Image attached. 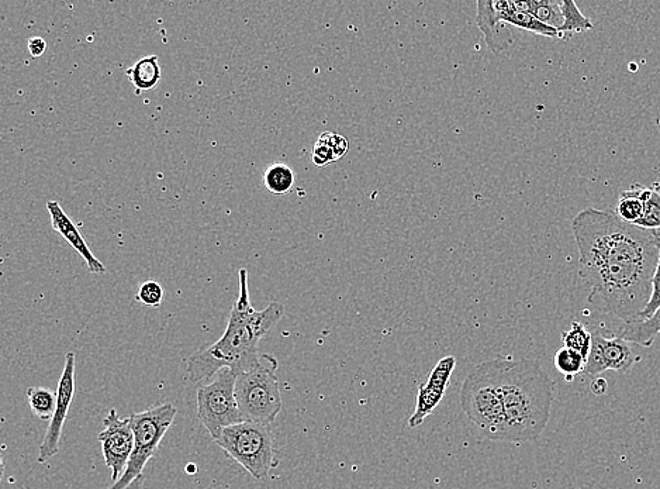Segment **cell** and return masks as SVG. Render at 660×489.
Masks as SVG:
<instances>
[{
  "label": "cell",
  "mask_w": 660,
  "mask_h": 489,
  "mask_svg": "<svg viewBox=\"0 0 660 489\" xmlns=\"http://www.w3.org/2000/svg\"><path fill=\"white\" fill-rule=\"evenodd\" d=\"M579 275L600 312L637 322L652 295L658 233L624 222L610 210L585 209L572 220Z\"/></svg>",
  "instance_id": "1"
},
{
  "label": "cell",
  "mask_w": 660,
  "mask_h": 489,
  "mask_svg": "<svg viewBox=\"0 0 660 489\" xmlns=\"http://www.w3.org/2000/svg\"><path fill=\"white\" fill-rule=\"evenodd\" d=\"M285 315L282 303L272 302L257 311L252 306L248 289V271L240 270V294L233 309L223 336L212 346L196 351L188 360V374L193 384H205L223 368H230L236 375L247 370L261 353L258 343L271 332Z\"/></svg>",
  "instance_id": "2"
},
{
  "label": "cell",
  "mask_w": 660,
  "mask_h": 489,
  "mask_svg": "<svg viewBox=\"0 0 660 489\" xmlns=\"http://www.w3.org/2000/svg\"><path fill=\"white\" fill-rule=\"evenodd\" d=\"M509 443L538 440L547 429L555 385L537 361L496 357Z\"/></svg>",
  "instance_id": "3"
},
{
  "label": "cell",
  "mask_w": 660,
  "mask_h": 489,
  "mask_svg": "<svg viewBox=\"0 0 660 489\" xmlns=\"http://www.w3.org/2000/svg\"><path fill=\"white\" fill-rule=\"evenodd\" d=\"M461 406L480 439L509 442L506 415L501 402L497 360L482 361L472 368L461 389Z\"/></svg>",
  "instance_id": "4"
},
{
  "label": "cell",
  "mask_w": 660,
  "mask_h": 489,
  "mask_svg": "<svg viewBox=\"0 0 660 489\" xmlns=\"http://www.w3.org/2000/svg\"><path fill=\"white\" fill-rule=\"evenodd\" d=\"M276 371L278 360L269 354H261L251 367L237 374L236 399L245 420L272 425L282 412Z\"/></svg>",
  "instance_id": "5"
},
{
  "label": "cell",
  "mask_w": 660,
  "mask_h": 489,
  "mask_svg": "<svg viewBox=\"0 0 660 489\" xmlns=\"http://www.w3.org/2000/svg\"><path fill=\"white\" fill-rule=\"evenodd\" d=\"M216 443L255 480H264L275 466L274 433L266 423L244 420L226 427Z\"/></svg>",
  "instance_id": "6"
},
{
  "label": "cell",
  "mask_w": 660,
  "mask_h": 489,
  "mask_svg": "<svg viewBox=\"0 0 660 489\" xmlns=\"http://www.w3.org/2000/svg\"><path fill=\"white\" fill-rule=\"evenodd\" d=\"M178 411L172 404L155 405L144 412L131 413L130 422L134 435V450L123 477L109 489L129 488L144 467L157 453L158 447L174 423Z\"/></svg>",
  "instance_id": "7"
},
{
  "label": "cell",
  "mask_w": 660,
  "mask_h": 489,
  "mask_svg": "<svg viewBox=\"0 0 660 489\" xmlns=\"http://www.w3.org/2000/svg\"><path fill=\"white\" fill-rule=\"evenodd\" d=\"M236 380L233 370L223 368L214 381L199 388L198 418L214 442L226 427L245 420L237 404Z\"/></svg>",
  "instance_id": "8"
},
{
  "label": "cell",
  "mask_w": 660,
  "mask_h": 489,
  "mask_svg": "<svg viewBox=\"0 0 660 489\" xmlns=\"http://www.w3.org/2000/svg\"><path fill=\"white\" fill-rule=\"evenodd\" d=\"M592 350L586 361L585 374L597 377L606 371L628 373L641 357L635 356L630 344L615 334L603 330L592 333Z\"/></svg>",
  "instance_id": "9"
},
{
  "label": "cell",
  "mask_w": 660,
  "mask_h": 489,
  "mask_svg": "<svg viewBox=\"0 0 660 489\" xmlns=\"http://www.w3.org/2000/svg\"><path fill=\"white\" fill-rule=\"evenodd\" d=\"M105 429L99 433L98 439L102 443L103 457L106 466L112 471V482L116 484L123 477L129 466L131 454L134 450V435L131 429L130 418L122 419L116 409H112L103 420Z\"/></svg>",
  "instance_id": "10"
},
{
  "label": "cell",
  "mask_w": 660,
  "mask_h": 489,
  "mask_svg": "<svg viewBox=\"0 0 660 489\" xmlns=\"http://www.w3.org/2000/svg\"><path fill=\"white\" fill-rule=\"evenodd\" d=\"M75 395V353L69 351L65 356L64 370H62L60 384L57 389V408L50 420L46 436L40 446L38 463H47L50 458L60 453V442L65 420L71 409Z\"/></svg>",
  "instance_id": "11"
},
{
  "label": "cell",
  "mask_w": 660,
  "mask_h": 489,
  "mask_svg": "<svg viewBox=\"0 0 660 489\" xmlns=\"http://www.w3.org/2000/svg\"><path fill=\"white\" fill-rule=\"evenodd\" d=\"M455 367L456 358L454 356L441 358L431 371L428 380L418 388L416 411L409 419L410 429L423 425L424 420L441 404Z\"/></svg>",
  "instance_id": "12"
},
{
  "label": "cell",
  "mask_w": 660,
  "mask_h": 489,
  "mask_svg": "<svg viewBox=\"0 0 660 489\" xmlns=\"http://www.w3.org/2000/svg\"><path fill=\"white\" fill-rule=\"evenodd\" d=\"M47 210L51 216V225L55 232L60 233L68 244H71L72 249L76 251L82 258H84L89 271L92 274H105L106 267L95 254L92 253L91 247L88 246L82 234L79 233L78 227L72 222L65 210L61 208L60 203L50 201L47 203Z\"/></svg>",
  "instance_id": "13"
},
{
  "label": "cell",
  "mask_w": 660,
  "mask_h": 489,
  "mask_svg": "<svg viewBox=\"0 0 660 489\" xmlns=\"http://www.w3.org/2000/svg\"><path fill=\"white\" fill-rule=\"evenodd\" d=\"M490 5H492L493 16L497 23H507L510 26L517 27V29L525 30V32L538 34V36L551 37V39L561 37L558 30L539 22L530 13L517 9L514 2L490 0Z\"/></svg>",
  "instance_id": "14"
},
{
  "label": "cell",
  "mask_w": 660,
  "mask_h": 489,
  "mask_svg": "<svg viewBox=\"0 0 660 489\" xmlns=\"http://www.w3.org/2000/svg\"><path fill=\"white\" fill-rule=\"evenodd\" d=\"M126 75L138 92L152 91L155 86L160 85L162 78L160 57L148 55L141 58L126 70Z\"/></svg>",
  "instance_id": "15"
},
{
  "label": "cell",
  "mask_w": 660,
  "mask_h": 489,
  "mask_svg": "<svg viewBox=\"0 0 660 489\" xmlns=\"http://www.w3.org/2000/svg\"><path fill=\"white\" fill-rule=\"evenodd\" d=\"M660 333V308L653 313L651 318L646 320H639V322L624 323L623 329L620 330L618 336L625 340L627 343L638 344V346L649 347L653 346L656 337Z\"/></svg>",
  "instance_id": "16"
},
{
  "label": "cell",
  "mask_w": 660,
  "mask_h": 489,
  "mask_svg": "<svg viewBox=\"0 0 660 489\" xmlns=\"http://www.w3.org/2000/svg\"><path fill=\"white\" fill-rule=\"evenodd\" d=\"M649 188L641 184H634L628 191H624L618 198L615 215L624 222L635 225L644 213V203Z\"/></svg>",
  "instance_id": "17"
},
{
  "label": "cell",
  "mask_w": 660,
  "mask_h": 489,
  "mask_svg": "<svg viewBox=\"0 0 660 489\" xmlns=\"http://www.w3.org/2000/svg\"><path fill=\"white\" fill-rule=\"evenodd\" d=\"M514 5L517 9L530 13L539 22L558 30V33L562 29L563 13L559 2H554V0H530V2H514Z\"/></svg>",
  "instance_id": "18"
},
{
  "label": "cell",
  "mask_w": 660,
  "mask_h": 489,
  "mask_svg": "<svg viewBox=\"0 0 660 489\" xmlns=\"http://www.w3.org/2000/svg\"><path fill=\"white\" fill-rule=\"evenodd\" d=\"M296 174L288 164L275 163L266 168L264 174L265 188L272 195H288L295 188Z\"/></svg>",
  "instance_id": "19"
},
{
  "label": "cell",
  "mask_w": 660,
  "mask_h": 489,
  "mask_svg": "<svg viewBox=\"0 0 660 489\" xmlns=\"http://www.w3.org/2000/svg\"><path fill=\"white\" fill-rule=\"evenodd\" d=\"M27 399L33 415L37 418L47 420L53 418L57 408V392L43 387H31L27 391Z\"/></svg>",
  "instance_id": "20"
},
{
  "label": "cell",
  "mask_w": 660,
  "mask_h": 489,
  "mask_svg": "<svg viewBox=\"0 0 660 489\" xmlns=\"http://www.w3.org/2000/svg\"><path fill=\"white\" fill-rule=\"evenodd\" d=\"M559 6H561L563 13V26L559 30V34L563 37V34L568 33H583L587 30H592L594 24L592 20L587 19L580 9L577 8L575 2L572 0H559Z\"/></svg>",
  "instance_id": "21"
},
{
  "label": "cell",
  "mask_w": 660,
  "mask_h": 489,
  "mask_svg": "<svg viewBox=\"0 0 660 489\" xmlns=\"http://www.w3.org/2000/svg\"><path fill=\"white\" fill-rule=\"evenodd\" d=\"M592 339V333L580 322H573L568 332L562 333L563 347L576 351L586 361L589 358L590 350H592Z\"/></svg>",
  "instance_id": "22"
},
{
  "label": "cell",
  "mask_w": 660,
  "mask_h": 489,
  "mask_svg": "<svg viewBox=\"0 0 660 489\" xmlns=\"http://www.w3.org/2000/svg\"><path fill=\"white\" fill-rule=\"evenodd\" d=\"M635 226L651 232L660 230V185L656 184L655 187L649 188L645 198L644 213Z\"/></svg>",
  "instance_id": "23"
},
{
  "label": "cell",
  "mask_w": 660,
  "mask_h": 489,
  "mask_svg": "<svg viewBox=\"0 0 660 489\" xmlns=\"http://www.w3.org/2000/svg\"><path fill=\"white\" fill-rule=\"evenodd\" d=\"M554 363L556 370L565 375V380L572 382L576 375L585 373L586 360L576 351L562 347L555 354Z\"/></svg>",
  "instance_id": "24"
},
{
  "label": "cell",
  "mask_w": 660,
  "mask_h": 489,
  "mask_svg": "<svg viewBox=\"0 0 660 489\" xmlns=\"http://www.w3.org/2000/svg\"><path fill=\"white\" fill-rule=\"evenodd\" d=\"M137 301L148 308H160L164 301V289L157 281H147L138 289Z\"/></svg>",
  "instance_id": "25"
},
{
  "label": "cell",
  "mask_w": 660,
  "mask_h": 489,
  "mask_svg": "<svg viewBox=\"0 0 660 489\" xmlns=\"http://www.w3.org/2000/svg\"><path fill=\"white\" fill-rule=\"evenodd\" d=\"M656 233H658L659 239V260L658 265H656L655 274H653L652 278V295L651 299H649L648 305L645 306L644 311L639 315L637 322H639V320L651 318L653 313L660 308V230Z\"/></svg>",
  "instance_id": "26"
},
{
  "label": "cell",
  "mask_w": 660,
  "mask_h": 489,
  "mask_svg": "<svg viewBox=\"0 0 660 489\" xmlns=\"http://www.w3.org/2000/svg\"><path fill=\"white\" fill-rule=\"evenodd\" d=\"M320 137L321 139L326 141L328 146H330L331 150H333L335 161L341 160V158L348 153L349 150L348 140L345 139L344 136H341V134L323 133L321 134Z\"/></svg>",
  "instance_id": "27"
},
{
  "label": "cell",
  "mask_w": 660,
  "mask_h": 489,
  "mask_svg": "<svg viewBox=\"0 0 660 489\" xmlns=\"http://www.w3.org/2000/svg\"><path fill=\"white\" fill-rule=\"evenodd\" d=\"M335 161V156L333 150L323 139L317 140V143L314 144L313 148V163L317 167H326V165L333 163Z\"/></svg>",
  "instance_id": "28"
},
{
  "label": "cell",
  "mask_w": 660,
  "mask_h": 489,
  "mask_svg": "<svg viewBox=\"0 0 660 489\" xmlns=\"http://www.w3.org/2000/svg\"><path fill=\"white\" fill-rule=\"evenodd\" d=\"M27 47H29L31 57L34 58L41 57L47 51L46 40L41 39V37H31Z\"/></svg>",
  "instance_id": "29"
},
{
  "label": "cell",
  "mask_w": 660,
  "mask_h": 489,
  "mask_svg": "<svg viewBox=\"0 0 660 489\" xmlns=\"http://www.w3.org/2000/svg\"><path fill=\"white\" fill-rule=\"evenodd\" d=\"M592 392L594 395H604L607 392V381L603 378H597L592 384Z\"/></svg>",
  "instance_id": "30"
},
{
  "label": "cell",
  "mask_w": 660,
  "mask_h": 489,
  "mask_svg": "<svg viewBox=\"0 0 660 489\" xmlns=\"http://www.w3.org/2000/svg\"><path fill=\"white\" fill-rule=\"evenodd\" d=\"M145 481V475H140V477L137 478L136 481L133 482V484L130 485L129 488L126 489H141L143 487Z\"/></svg>",
  "instance_id": "31"
},
{
  "label": "cell",
  "mask_w": 660,
  "mask_h": 489,
  "mask_svg": "<svg viewBox=\"0 0 660 489\" xmlns=\"http://www.w3.org/2000/svg\"><path fill=\"white\" fill-rule=\"evenodd\" d=\"M186 471H188V474L193 475V474L196 473V466H193V464H192V466H188V468H186Z\"/></svg>",
  "instance_id": "32"
}]
</instances>
